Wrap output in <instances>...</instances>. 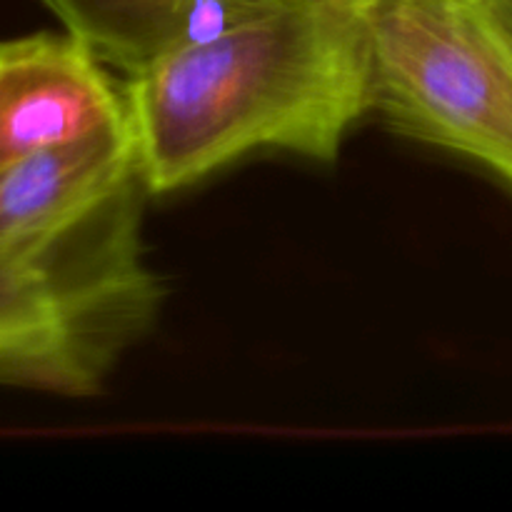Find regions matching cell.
I'll use <instances>...</instances> for the list:
<instances>
[{"mask_svg": "<svg viewBox=\"0 0 512 512\" xmlns=\"http://www.w3.org/2000/svg\"><path fill=\"white\" fill-rule=\"evenodd\" d=\"M125 105L148 193L188 188L258 150L330 163L373 113L368 43L355 13L273 0L128 75Z\"/></svg>", "mask_w": 512, "mask_h": 512, "instance_id": "obj_1", "label": "cell"}, {"mask_svg": "<svg viewBox=\"0 0 512 512\" xmlns=\"http://www.w3.org/2000/svg\"><path fill=\"white\" fill-rule=\"evenodd\" d=\"M133 180L60 233L0 250V385L95 395L158 320L163 285L140 235Z\"/></svg>", "mask_w": 512, "mask_h": 512, "instance_id": "obj_2", "label": "cell"}, {"mask_svg": "<svg viewBox=\"0 0 512 512\" xmlns=\"http://www.w3.org/2000/svg\"><path fill=\"white\" fill-rule=\"evenodd\" d=\"M373 113L400 135L512 188V53L470 0H375L358 10Z\"/></svg>", "mask_w": 512, "mask_h": 512, "instance_id": "obj_3", "label": "cell"}, {"mask_svg": "<svg viewBox=\"0 0 512 512\" xmlns=\"http://www.w3.org/2000/svg\"><path fill=\"white\" fill-rule=\"evenodd\" d=\"M125 118V85L70 33L0 40V170Z\"/></svg>", "mask_w": 512, "mask_h": 512, "instance_id": "obj_4", "label": "cell"}, {"mask_svg": "<svg viewBox=\"0 0 512 512\" xmlns=\"http://www.w3.org/2000/svg\"><path fill=\"white\" fill-rule=\"evenodd\" d=\"M128 118L0 170V250L43 243L138 180Z\"/></svg>", "mask_w": 512, "mask_h": 512, "instance_id": "obj_5", "label": "cell"}, {"mask_svg": "<svg viewBox=\"0 0 512 512\" xmlns=\"http://www.w3.org/2000/svg\"><path fill=\"white\" fill-rule=\"evenodd\" d=\"M65 33L108 68L138 73L188 40L195 20L220 0H43Z\"/></svg>", "mask_w": 512, "mask_h": 512, "instance_id": "obj_6", "label": "cell"}, {"mask_svg": "<svg viewBox=\"0 0 512 512\" xmlns=\"http://www.w3.org/2000/svg\"><path fill=\"white\" fill-rule=\"evenodd\" d=\"M480 13L500 15V18H512V0H470Z\"/></svg>", "mask_w": 512, "mask_h": 512, "instance_id": "obj_7", "label": "cell"}, {"mask_svg": "<svg viewBox=\"0 0 512 512\" xmlns=\"http://www.w3.org/2000/svg\"><path fill=\"white\" fill-rule=\"evenodd\" d=\"M480 15L488 20V25L495 30V35H498V38L508 45V50L512 53V18H500V15H485V13H480Z\"/></svg>", "mask_w": 512, "mask_h": 512, "instance_id": "obj_8", "label": "cell"}, {"mask_svg": "<svg viewBox=\"0 0 512 512\" xmlns=\"http://www.w3.org/2000/svg\"><path fill=\"white\" fill-rule=\"evenodd\" d=\"M315 3H323V5H333V8L340 10H348V13H358L363 10L365 5L375 3V0H315Z\"/></svg>", "mask_w": 512, "mask_h": 512, "instance_id": "obj_9", "label": "cell"}]
</instances>
